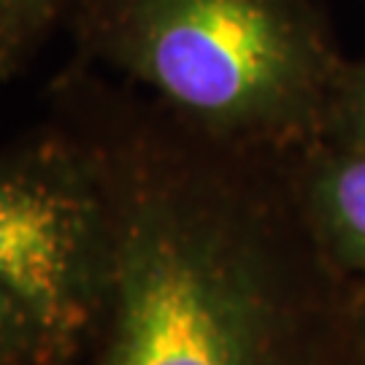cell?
Instances as JSON below:
<instances>
[{
  "mask_svg": "<svg viewBox=\"0 0 365 365\" xmlns=\"http://www.w3.org/2000/svg\"><path fill=\"white\" fill-rule=\"evenodd\" d=\"M0 365H63L52 336L19 292L0 279Z\"/></svg>",
  "mask_w": 365,
  "mask_h": 365,
  "instance_id": "5",
  "label": "cell"
},
{
  "mask_svg": "<svg viewBox=\"0 0 365 365\" xmlns=\"http://www.w3.org/2000/svg\"><path fill=\"white\" fill-rule=\"evenodd\" d=\"M57 101L95 146L114 200L95 365H274V298L214 163L227 141L165 106L155 122H101L71 76Z\"/></svg>",
  "mask_w": 365,
  "mask_h": 365,
  "instance_id": "1",
  "label": "cell"
},
{
  "mask_svg": "<svg viewBox=\"0 0 365 365\" xmlns=\"http://www.w3.org/2000/svg\"><path fill=\"white\" fill-rule=\"evenodd\" d=\"M114 200L101 157L60 119L0 152V279L38 314L63 365L108 298Z\"/></svg>",
  "mask_w": 365,
  "mask_h": 365,
  "instance_id": "3",
  "label": "cell"
},
{
  "mask_svg": "<svg viewBox=\"0 0 365 365\" xmlns=\"http://www.w3.org/2000/svg\"><path fill=\"white\" fill-rule=\"evenodd\" d=\"M68 16L84 57L211 138L247 149L325 138L346 63L322 0H73Z\"/></svg>",
  "mask_w": 365,
  "mask_h": 365,
  "instance_id": "2",
  "label": "cell"
},
{
  "mask_svg": "<svg viewBox=\"0 0 365 365\" xmlns=\"http://www.w3.org/2000/svg\"><path fill=\"white\" fill-rule=\"evenodd\" d=\"M73 0H0V68L9 73Z\"/></svg>",
  "mask_w": 365,
  "mask_h": 365,
  "instance_id": "6",
  "label": "cell"
},
{
  "mask_svg": "<svg viewBox=\"0 0 365 365\" xmlns=\"http://www.w3.org/2000/svg\"><path fill=\"white\" fill-rule=\"evenodd\" d=\"M314 203L341 255L365 271V149L327 141L314 160Z\"/></svg>",
  "mask_w": 365,
  "mask_h": 365,
  "instance_id": "4",
  "label": "cell"
},
{
  "mask_svg": "<svg viewBox=\"0 0 365 365\" xmlns=\"http://www.w3.org/2000/svg\"><path fill=\"white\" fill-rule=\"evenodd\" d=\"M0 73H3V68H0Z\"/></svg>",
  "mask_w": 365,
  "mask_h": 365,
  "instance_id": "8",
  "label": "cell"
},
{
  "mask_svg": "<svg viewBox=\"0 0 365 365\" xmlns=\"http://www.w3.org/2000/svg\"><path fill=\"white\" fill-rule=\"evenodd\" d=\"M327 141L365 149V57L344 68L327 119Z\"/></svg>",
  "mask_w": 365,
  "mask_h": 365,
  "instance_id": "7",
  "label": "cell"
}]
</instances>
